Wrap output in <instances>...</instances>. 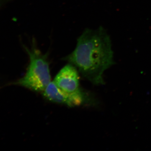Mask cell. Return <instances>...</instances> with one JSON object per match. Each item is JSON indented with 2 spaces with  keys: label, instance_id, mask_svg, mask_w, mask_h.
Here are the masks:
<instances>
[{
  "label": "cell",
  "instance_id": "cell-3",
  "mask_svg": "<svg viewBox=\"0 0 151 151\" xmlns=\"http://www.w3.org/2000/svg\"><path fill=\"white\" fill-rule=\"evenodd\" d=\"M47 100L69 107L81 105H94L97 101L90 94L81 89L79 92L69 93L62 91L54 82H50L42 92Z\"/></svg>",
  "mask_w": 151,
  "mask_h": 151
},
{
  "label": "cell",
  "instance_id": "cell-4",
  "mask_svg": "<svg viewBox=\"0 0 151 151\" xmlns=\"http://www.w3.org/2000/svg\"><path fill=\"white\" fill-rule=\"evenodd\" d=\"M79 77L77 68L68 63L60 69L53 82L62 91L69 93H75L81 90Z\"/></svg>",
  "mask_w": 151,
  "mask_h": 151
},
{
  "label": "cell",
  "instance_id": "cell-1",
  "mask_svg": "<svg viewBox=\"0 0 151 151\" xmlns=\"http://www.w3.org/2000/svg\"><path fill=\"white\" fill-rule=\"evenodd\" d=\"M63 60L74 65L92 84L103 85L104 72L114 64L110 36L101 27L86 28L77 39L74 50Z\"/></svg>",
  "mask_w": 151,
  "mask_h": 151
},
{
  "label": "cell",
  "instance_id": "cell-2",
  "mask_svg": "<svg viewBox=\"0 0 151 151\" xmlns=\"http://www.w3.org/2000/svg\"><path fill=\"white\" fill-rule=\"evenodd\" d=\"M24 48L29 58V63L24 75L13 84L42 93L51 82L48 52L44 54L41 51L35 38L30 47Z\"/></svg>",
  "mask_w": 151,
  "mask_h": 151
}]
</instances>
